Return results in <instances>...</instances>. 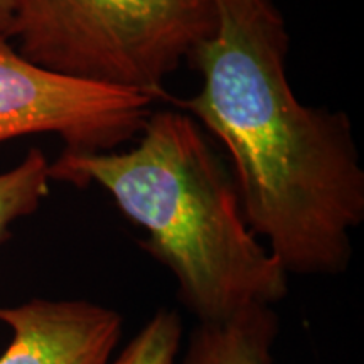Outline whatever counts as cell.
<instances>
[{"mask_svg":"<svg viewBox=\"0 0 364 364\" xmlns=\"http://www.w3.org/2000/svg\"><path fill=\"white\" fill-rule=\"evenodd\" d=\"M277 332L272 307L252 309L221 324H198L182 364H272Z\"/></svg>","mask_w":364,"mask_h":364,"instance_id":"cell-6","label":"cell"},{"mask_svg":"<svg viewBox=\"0 0 364 364\" xmlns=\"http://www.w3.org/2000/svg\"><path fill=\"white\" fill-rule=\"evenodd\" d=\"M152 103L145 95L36 66L0 36V144L56 134L65 152H112L142 132Z\"/></svg>","mask_w":364,"mask_h":364,"instance_id":"cell-4","label":"cell"},{"mask_svg":"<svg viewBox=\"0 0 364 364\" xmlns=\"http://www.w3.org/2000/svg\"><path fill=\"white\" fill-rule=\"evenodd\" d=\"M49 179L107 191L147 231L140 247L172 272L198 324L272 307L289 292V275L248 228L233 177L188 113H150L125 152H63Z\"/></svg>","mask_w":364,"mask_h":364,"instance_id":"cell-2","label":"cell"},{"mask_svg":"<svg viewBox=\"0 0 364 364\" xmlns=\"http://www.w3.org/2000/svg\"><path fill=\"white\" fill-rule=\"evenodd\" d=\"M179 314L161 309L134 336L127 348L108 364H176L181 353Z\"/></svg>","mask_w":364,"mask_h":364,"instance_id":"cell-8","label":"cell"},{"mask_svg":"<svg viewBox=\"0 0 364 364\" xmlns=\"http://www.w3.org/2000/svg\"><path fill=\"white\" fill-rule=\"evenodd\" d=\"M213 4L216 31L189 56L201 91L176 105L225 145L245 221L287 275L343 273L364 220L351 122L295 97L289 34L270 0Z\"/></svg>","mask_w":364,"mask_h":364,"instance_id":"cell-1","label":"cell"},{"mask_svg":"<svg viewBox=\"0 0 364 364\" xmlns=\"http://www.w3.org/2000/svg\"><path fill=\"white\" fill-rule=\"evenodd\" d=\"M11 344L0 364H108L122 336V316L88 300L33 299L0 307Z\"/></svg>","mask_w":364,"mask_h":364,"instance_id":"cell-5","label":"cell"},{"mask_svg":"<svg viewBox=\"0 0 364 364\" xmlns=\"http://www.w3.org/2000/svg\"><path fill=\"white\" fill-rule=\"evenodd\" d=\"M216 26L213 0H19L12 38L36 66L156 102Z\"/></svg>","mask_w":364,"mask_h":364,"instance_id":"cell-3","label":"cell"},{"mask_svg":"<svg viewBox=\"0 0 364 364\" xmlns=\"http://www.w3.org/2000/svg\"><path fill=\"white\" fill-rule=\"evenodd\" d=\"M19 0H0V36L12 38Z\"/></svg>","mask_w":364,"mask_h":364,"instance_id":"cell-9","label":"cell"},{"mask_svg":"<svg viewBox=\"0 0 364 364\" xmlns=\"http://www.w3.org/2000/svg\"><path fill=\"white\" fill-rule=\"evenodd\" d=\"M49 162L39 149H31L24 161L0 174V243L9 228L22 216L33 215L49 194Z\"/></svg>","mask_w":364,"mask_h":364,"instance_id":"cell-7","label":"cell"}]
</instances>
